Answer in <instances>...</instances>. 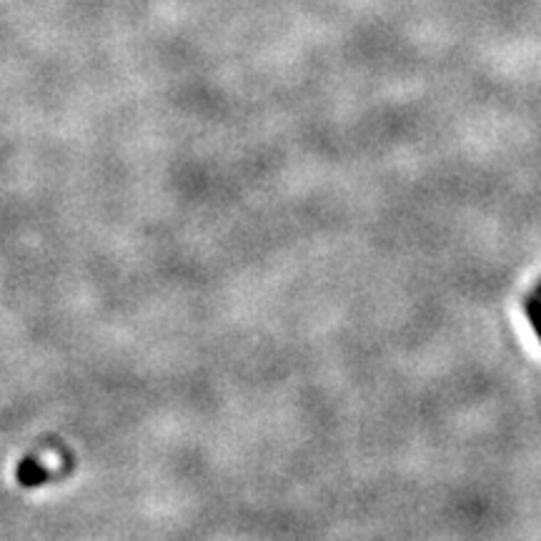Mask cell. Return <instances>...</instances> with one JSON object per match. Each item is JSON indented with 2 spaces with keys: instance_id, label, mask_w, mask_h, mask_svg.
<instances>
[{
  "instance_id": "1",
  "label": "cell",
  "mask_w": 541,
  "mask_h": 541,
  "mask_svg": "<svg viewBox=\"0 0 541 541\" xmlns=\"http://www.w3.org/2000/svg\"><path fill=\"white\" fill-rule=\"evenodd\" d=\"M15 476H18V481H21L23 486H38V484H46L50 471L43 469L40 461H36V458H25L23 464L18 467V471H15Z\"/></svg>"
},
{
  "instance_id": "2",
  "label": "cell",
  "mask_w": 541,
  "mask_h": 541,
  "mask_svg": "<svg viewBox=\"0 0 541 541\" xmlns=\"http://www.w3.org/2000/svg\"><path fill=\"white\" fill-rule=\"evenodd\" d=\"M527 311H529V318H531V326H534V331H537L541 338V301L531 299L529 303H527Z\"/></svg>"
},
{
  "instance_id": "3",
  "label": "cell",
  "mask_w": 541,
  "mask_h": 541,
  "mask_svg": "<svg viewBox=\"0 0 541 541\" xmlns=\"http://www.w3.org/2000/svg\"><path fill=\"white\" fill-rule=\"evenodd\" d=\"M539 293H541V284H539Z\"/></svg>"
}]
</instances>
